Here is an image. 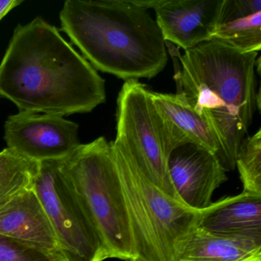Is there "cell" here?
Returning <instances> with one entry per match:
<instances>
[{"label":"cell","mask_w":261,"mask_h":261,"mask_svg":"<svg viewBox=\"0 0 261 261\" xmlns=\"http://www.w3.org/2000/svg\"><path fill=\"white\" fill-rule=\"evenodd\" d=\"M168 170L180 201L197 212L212 204L214 192L227 180V172L217 155L193 144L179 146L171 152Z\"/></svg>","instance_id":"obj_9"},{"label":"cell","mask_w":261,"mask_h":261,"mask_svg":"<svg viewBox=\"0 0 261 261\" xmlns=\"http://www.w3.org/2000/svg\"><path fill=\"white\" fill-rule=\"evenodd\" d=\"M0 261H66L62 255L50 253L6 235L0 234Z\"/></svg>","instance_id":"obj_18"},{"label":"cell","mask_w":261,"mask_h":261,"mask_svg":"<svg viewBox=\"0 0 261 261\" xmlns=\"http://www.w3.org/2000/svg\"><path fill=\"white\" fill-rule=\"evenodd\" d=\"M33 189L48 215L65 260L110 258L98 232L61 170L59 160L39 163Z\"/></svg>","instance_id":"obj_7"},{"label":"cell","mask_w":261,"mask_h":261,"mask_svg":"<svg viewBox=\"0 0 261 261\" xmlns=\"http://www.w3.org/2000/svg\"><path fill=\"white\" fill-rule=\"evenodd\" d=\"M22 3V0H0V21Z\"/></svg>","instance_id":"obj_19"},{"label":"cell","mask_w":261,"mask_h":261,"mask_svg":"<svg viewBox=\"0 0 261 261\" xmlns=\"http://www.w3.org/2000/svg\"><path fill=\"white\" fill-rule=\"evenodd\" d=\"M0 234L62 255L48 215L33 188L0 208Z\"/></svg>","instance_id":"obj_12"},{"label":"cell","mask_w":261,"mask_h":261,"mask_svg":"<svg viewBox=\"0 0 261 261\" xmlns=\"http://www.w3.org/2000/svg\"><path fill=\"white\" fill-rule=\"evenodd\" d=\"M211 40L219 41L243 53H259L261 0H224Z\"/></svg>","instance_id":"obj_14"},{"label":"cell","mask_w":261,"mask_h":261,"mask_svg":"<svg viewBox=\"0 0 261 261\" xmlns=\"http://www.w3.org/2000/svg\"><path fill=\"white\" fill-rule=\"evenodd\" d=\"M129 261H143L141 259H140V258H135V259H130Z\"/></svg>","instance_id":"obj_20"},{"label":"cell","mask_w":261,"mask_h":261,"mask_svg":"<svg viewBox=\"0 0 261 261\" xmlns=\"http://www.w3.org/2000/svg\"><path fill=\"white\" fill-rule=\"evenodd\" d=\"M114 142L130 155L152 184L182 203L169 176L170 152L151 98V91L137 80L125 82L119 93L117 137Z\"/></svg>","instance_id":"obj_6"},{"label":"cell","mask_w":261,"mask_h":261,"mask_svg":"<svg viewBox=\"0 0 261 261\" xmlns=\"http://www.w3.org/2000/svg\"><path fill=\"white\" fill-rule=\"evenodd\" d=\"M39 163L6 148L0 152V208L19 194L33 189Z\"/></svg>","instance_id":"obj_16"},{"label":"cell","mask_w":261,"mask_h":261,"mask_svg":"<svg viewBox=\"0 0 261 261\" xmlns=\"http://www.w3.org/2000/svg\"><path fill=\"white\" fill-rule=\"evenodd\" d=\"M7 148L41 163L62 160L81 145L79 125L60 116L19 112L4 125Z\"/></svg>","instance_id":"obj_8"},{"label":"cell","mask_w":261,"mask_h":261,"mask_svg":"<svg viewBox=\"0 0 261 261\" xmlns=\"http://www.w3.org/2000/svg\"><path fill=\"white\" fill-rule=\"evenodd\" d=\"M197 227L215 236L261 241V195L242 192L200 212Z\"/></svg>","instance_id":"obj_13"},{"label":"cell","mask_w":261,"mask_h":261,"mask_svg":"<svg viewBox=\"0 0 261 261\" xmlns=\"http://www.w3.org/2000/svg\"><path fill=\"white\" fill-rule=\"evenodd\" d=\"M236 166L242 181L243 192L261 195V129L244 137L240 145Z\"/></svg>","instance_id":"obj_17"},{"label":"cell","mask_w":261,"mask_h":261,"mask_svg":"<svg viewBox=\"0 0 261 261\" xmlns=\"http://www.w3.org/2000/svg\"><path fill=\"white\" fill-rule=\"evenodd\" d=\"M175 65L177 93L208 124L218 143L217 157L226 172L236 168L241 142L256 105L257 53H243L209 40L180 54L166 42Z\"/></svg>","instance_id":"obj_2"},{"label":"cell","mask_w":261,"mask_h":261,"mask_svg":"<svg viewBox=\"0 0 261 261\" xmlns=\"http://www.w3.org/2000/svg\"><path fill=\"white\" fill-rule=\"evenodd\" d=\"M111 144L137 258L176 261L201 212L166 195L145 176L123 148L114 141Z\"/></svg>","instance_id":"obj_4"},{"label":"cell","mask_w":261,"mask_h":261,"mask_svg":"<svg viewBox=\"0 0 261 261\" xmlns=\"http://www.w3.org/2000/svg\"><path fill=\"white\" fill-rule=\"evenodd\" d=\"M0 97L19 112H91L106 100L97 70L41 17L18 25L0 63Z\"/></svg>","instance_id":"obj_1"},{"label":"cell","mask_w":261,"mask_h":261,"mask_svg":"<svg viewBox=\"0 0 261 261\" xmlns=\"http://www.w3.org/2000/svg\"><path fill=\"white\" fill-rule=\"evenodd\" d=\"M224 0H153L157 25L166 42L184 51L211 40Z\"/></svg>","instance_id":"obj_10"},{"label":"cell","mask_w":261,"mask_h":261,"mask_svg":"<svg viewBox=\"0 0 261 261\" xmlns=\"http://www.w3.org/2000/svg\"><path fill=\"white\" fill-rule=\"evenodd\" d=\"M176 261H261V241L215 236L196 227Z\"/></svg>","instance_id":"obj_15"},{"label":"cell","mask_w":261,"mask_h":261,"mask_svg":"<svg viewBox=\"0 0 261 261\" xmlns=\"http://www.w3.org/2000/svg\"><path fill=\"white\" fill-rule=\"evenodd\" d=\"M151 98L170 153L179 146L193 144L217 155L218 143L212 129L182 96L151 91Z\"/></svg>","instance_id":"obj_11"},{"label":"cell","mask_w":261,"mask_h":261,"mask_svg":"<svg viewBox=\"0 0 261 261\" xmlns=\"http://www.w3.org/2000/svg\"><path fill=\"white\" fill-rule=\"evenodd\" d=\"M62 30L96 70L123 80L152 79L168 62L160 29L131 0H67Z\"/></svg>","instance_id":"obj_3"},{"label":"cell","mask_w":261,"mask_h":261,"mask_svg":"<svg viewBox=\"0 0 261 261\" xmlns=\"http://www.w3.org/2000/svg\"><path fill=\"white\" fill-rule=\"evenodd\" d=\"M110 258H137L111 142L100 137L59 160Z\"/></svg>","instance_id":"obj_5"}]
</instances>
